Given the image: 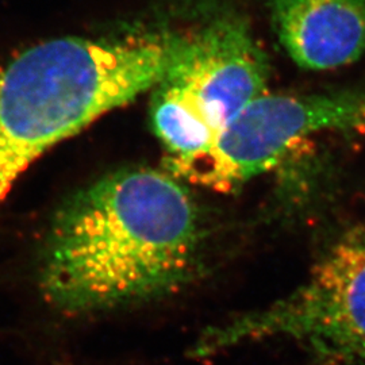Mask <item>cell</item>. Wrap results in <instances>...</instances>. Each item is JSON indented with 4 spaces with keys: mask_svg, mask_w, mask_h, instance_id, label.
I'll use <instances>...</instances> for the list:
<instances>
[{
    "mask_svg": "<svg viewBox=\"0 0 365 365\" xmlns=\"http://www.w3.org/2000/svg\"><path fill=\"white\" fill-rule=\"evenodd\" d=\"M203 238L195 200L170 172L118 170L56 212L42 252V295L68 315L168 295L195 276Z\"/></svg>",
    "mask_w": 365,
    "mask_h": 365,
    "instance_id": "obj_1",
    "label": "cell"
},
{
    "mask_svg": "<svg viewBox=\"0 0 365 365\" xmlns=\"http://www.w3.org/2000/svg\"><path fill=\"white\" fill-rule=\"evenodd\" d=\"M365 126V91L264 93L203 152L168 158L170 173L211 190L230 191L276 167L312 135Z\"/></svg>",
    "mask_w": 365,
    "mask_h": 365,
    "instance_id": "obj_5",
    "label": "cell"
},
{
    "mask_svg": "<svg viewBox=\"0 0 365 365\" xmlns=\"http://www.w3.org/2000/svg\"><path fill=\"white\" fill-rule=\"evenodd\" d=\"M269 61L245 21L225 16L185 36L167 76L153 88L150 123L168 158L203 152L262 96Z\"/></svg>",
    "mask_w": 365,
    "mask_h": 365,
    "instance_id": "obj_4",
    "label": "cell"
},
{
    "mask_svg": "<svg viewBox=\"0 0 365 365\" xmlns=\"http://www.w3.org/2000/svg\"><path fill=\"white\" fill-rule=\"evenodd\" d=\"M182 42L172 31L51 39L0 69V205L51 148L153 90Z\"/></svg>",
    "mask_w": 365,
    "mask_h": 365,
    "instance_id": "obj_2",
    "label": "cell"
},
{
    "mask_svg": "<svg viewBox=\"0 0 365 365\" xmlns=\"http://www.w3.org/2000/svg\"><path fill=\"white\" fill-rule=\"evenodd\" d=\"M276 34L303 69L348 66L365 54V0H269Z\"/></svg>",
    "mask_w": 365,
    "mask_h": 365,
    "instance_id": "obj_6",
    "label": "cell"
},
{
    "mask_svg": "<svg viewBox=\"0 0 365 365\" xmlns=\"http://www.w3.org/2000/svg\"><path fill=\"white\" fill-rule=\"evenodd\" d=\"M269 339L294 342L315 365H365V222L339 235L287 297L205 330L190 357Z\"/></svg>",
    "mask_w": 365,
    "mask_h": 365,
    "instance_id": "obj_3",
    "label": "cell"
}]
</instances>
